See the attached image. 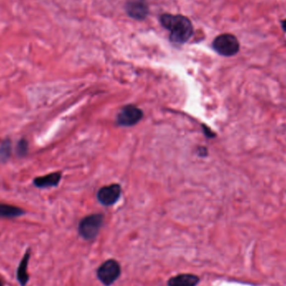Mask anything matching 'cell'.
<instances>
[{
  "label": "cell",
  "mask_w": 286,
  "mask_h": 286,
  "mask_svg": "<svg viewBox=\"0 0 286 286\" xmlns=\"http://www.w3.org/2000/svg\"><path fill=\"white\" fill-rule=\"evenodd\" d=\"M160 22L166 30H169V40L172 43L183 45L193 36V24L182 14L164 13L161 15Z\"/></svg>",
  "instance_id": "6da1fadb"
},
{
  "label": "cell",
  "mask_w": 286,
  "mask_h": 286,
  "mask_svg": "<svg viewBox=\"0 0 286 286\" xmlns=\"http://www.w3.org/2000/svg\"><path fill=\"white\" fill-rule=\"evenodd\" d=\"M239 42L234 35L223 34L215 38L213 48L217 53L223 57H233L239 51Z\"/></svg>",
  "instance_id": "7a4b0ae2"
},
{
  "label": "cell",
  "mask_w": 286,
  "mask_h": 286,
  "mask_svg": "<svg viewBox=\"0 0 286 286\" xmlns=\"http://www.w3.org/2000/svg\"><path fill=\"white\" fill-rule=\"evenodd\" d=\"M103 216L102 214H92L81 220L79 225L80 235L86 239H92L99 233L102 226Z\"/></svg>",
  "instance_id": "3957f363"
},
{
  "label": "cell",
  "mask_w": 286,
  "mask_h": 286,
  "mask_svg": "<svg viewBox=\"0 0 286 286\" xmlns=\"http://www.w3.org/2000/svg\"><path fill=\"white\" fill-rule=\"evenodd\" d=\"M120 265L113 260L106 261L97 271L98 278L106 286H110L114 283L120 276Z\"/></svg>",
  "instance_id": "277c9868"
},
{
  "label": "cell",
  "mask_w": 286,
  "mask_h": 286,
  "mask_svg": "<svg viewBox=\"0 0 286 286\" xmlns=\"http://www.w3.org/2000/svg\"><path fill=\"white\" fill-rule=\"evenodd\" d=\"M143 115L142 111L135 106L129 105L124 107L117 115V123L120 126H131L141 120Z\"/></svg>",
  "instance_id": "5b68a950"
},
{
  "label": "cell",
  "mask_w": 286,
  "mask_h": 286,
  "mask_svg": "<svg viewBox=\"0 0 286 286\" xmlns=\"http://www.w3.org/2000/svg\"><path fill=\"white\" fill-rule=\"evenodd\" d=\"M125 8L128 16L136 20H143L149 13V7L146 0H129Z\"/></svg>",
  "instance_id": "8992f818"
},
{
  "label": "cell",
  "mask_w": 286,
  "mask_h": 286,
  "mask_svg": "<svg viewBox=\"0 0 286 286\" xmlns=\"http://www.w3.org/2000/svg\"><path fill=\"white\" fill-rule=\"evenodd\" d=\"M121 193L120 187L117 184L109 185L103 187L97 193V198L100 203L105 206H111L119 199Z\"/></svg>",
  "instance_id": "52a82bcc"
},
{
  "label": "cell",
  "mask_w": 286,
  "mask_h": 286,
  "mask_svg": "<svg viewBox=\"0 0 286 286\" xmlns=\"http://www.w3.org/2000/svg\"><path fill=\"white\" fill-rule=\"evenodd\" d=\"M61 179V173L60 172H53V173L47 174L46 176H39L34 180V184L37 187H55L57 186L59 181Z\"/></svg>",
  "instance_id": "ba28073f"
},
{
  "label": "cell",
  "mask_w": 286,
  "mask_h": 286,
  "mask_svg": "<svg viewBox=\"0 0 286 286\" xmlns=\"http://www.w3.org/2000/svg\"><path fill=\"white\" fill-rule=\"evenodd\" d=\"M199 279L193 275H179L169 281V286H195Z\"/></svg>",
  "instance_id": "9c48e42d"
},
{
  "label": "cell",
  "mask_w": 286,
  "mask_h": 286,
  "mask_svg": "<svg viewBox=\"0 0 286 286\" xmlns=\"http://www.w3.org/2000/svg\"><path fill=\"white\" fill-rule=\"evenodd\" d=\"M30 254L27 252L22 259L21 262L19 264L18 271H17V279L22 286H24L28 283L29 281V274H28V265L30 261Z\"/></svg>",
  "instance_id": "30bf717a"
},
{
  "label": "cell",
  "mask_w": 286,
  "mask_h": 286,
  "mask_svg": "<svg viewBox=\"0 0 286 286\" xmlns=\"http://www.w3.org/2000/svg\"><path fill=\"white\" fill-rule=\"evenodd\" d=\"M24 214V210L20 208L0 203V217L1 218L13 219V218L21 216Z\"/></svg>",
  "instance_id": "8fae6325"
},
{
  "label": "cell",
  "mask_w": 286,
  "mask_h": 286,
  "mask_svg": "<svg viewBox=\"0 0 286 286\" xmlns=\"http://www.w3.org/2000/svg\"><path fill=\"white\" fill-rule=\"evenodd\" d=\"M11 153V143L9 140H5L0 146V161L8 160Z\"/></svg>",
  "instance_id": "7c38bea8"
},
{
  "label": "cell",
  "mask_w": 286,
  "mask_h": 286,
  "mask_svg": "<svg viewBox=\"0 0 286 286\" xmlns=\"http://www.w3.org/2000/svg\"><path fill=\"white\" fill-rule=\"evenodd\" d=\"M28 142L26 140L22 139L18 142V145H17L16 152L17 154L19 157H24L26 155L27 152H28Z\"/></svg>",
  "instance_id": "4fadbf2b"
},
{
  "label": "cell",
  "mask_w": 286,
  "mask_h": 286,
  "mask_svg": "<svg viewBox=\"0 0 286 286\" xmlns=\"http://www.w3.org/2000/svg\"><path fill=\"white\" fill-rule=\"evenodd\" d=\"M281 24H282V29H283L284 31L286 32V19L281 22Z\"/></svg>",
  "instance_id": "5bb4252c"
},
{
  "label": "cell",
  "mask_w": 286,
  "mask_h": 286,
  "mask_svg": "<svg viewBox=\"0 0 286 286\" xmlns=\"http://www.w3.org/2000/svg\"><path fill=\"white\" fill-rule=\"evenodd\" d=\"M0 286H2V284H1V282H0Z\"/></svg>",
  "instance_id": "9a60e30c"
}]
</instances>
